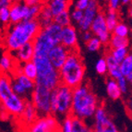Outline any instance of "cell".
I'll use <instances>...</instances> for the list:
<instances>
[{
	"instance_id": "cell-1",
	"label": "cell",
	"mask_w": 132,
	"mask_h": 132,
	"mask_svg": "<svg viewBox=\"0 0 132 132\" xmlns=\"http://www.w3.org/2000/svg\"><path fill=\"white\" fill-rule=\"evenodd\" d=\"M41 28L37 20H22L9 25L3 38V44L11 53L27 43L32 42Z\"/></svg>"
},
{
	"instance_id": "cell-2",
	"label": "cell",
	"mask_w": 132,
	"mask_h": 132,
	"mask_svg": "<svg viewBox=\"0 0 132 132\" xmlns=\"http://www.w3.org/2000/svg\"><path fill=\"white\" fill-rule=\"evenodd\" d=\"M99 105L98 97L88 84L83 82L72 90L71 116L87 122L93 119V114Z\"/></svg>"
},
{
	"instance_id": "cell-3",
	"label": "cell",
	"mask_w": 132,
	"mask_h": 132,
	"mask_svg": "<svg viewBox=\"0 0 132 132\" xmlns=\"http://www.w3.org/2000/svg\"><path fill=\"white\" fill-rule=\"evenodd\" d=\"M60 83L74 89L84 82L86 68L79 50L70 51L59 70Z\"/></svg>"
},
{
	"instance_id": "cell-4",
	"label": "cell",
	"mask_w": 132,
	"mask_h": 132,
	"mask_svg": "<svg viewBox=\"0 0 132 132\" xmlns=\"http://www.w3.org/2000/svg\"><path fill=\"white\" fill-rule=\"evenodd\" d=\"M26 101L12 90L10 76L0 73V104L3 110L7 114L19 117L24 109Z\"/></svg>"
},
{
	"instance_id": "cell-5",
	"label": "cell",
	"mask_w": 132,
	"mask_h": 132,
	"mask_svg": "<svg viewBox=\"0 0 132 132\" xmlns=\"http://www.w3.org/2000/svg\"><path fill=\"white\" fill-rule=\"evenodd\" d=\"M31 61L34 63L37 70V76L34 80L35 84L44 86L49 90L54 89L60 84L59 72L49 61L47 55H34Z\"/></svg>"
},
{
	"instance_id": "cell-6",
	"label": "cell",
	"mask_w": 132,
	"mask_h": 132,
	"mask_svg": "<svg viewBox=\"0 0 132 132\" xmlns=\"http://www.w3.org/2000/svg\"><path fill=\"white\" fill-rule=\"evenodd\" d=\"M72 90L73 89L67 85L60 83L54 90H51V114H53L57 119L64 118L65 117L70 114Z\"/></svg>"
},
{
	"instance_id": "cell-7",
	"label": "cell",
	"mask_w": 132,
	"mask_h": 132,
	"mask_svg": "<svg viewBox=\"0 0 132 132\" xmlns=\"http://www.w3.org/2000/svg\"><path fill=\"white\" fill-rule=\"evenodd\" d=\"M50 96L51 90L44 86L35 84L29 101L34 106L38 117H44V116L51 114Z\"/></svg>"
},
{
	"instance_id": "cell-8",
	"label": "cell",
	"mask_w": 132,
	"mask_h": 132,
	"mask_svg": "<svg viewBox=\"0 0 132 132\" xmlns=\"http://www.w3.org/2000/svg\"><path fill=\"white\" fill-rule=\"evenodd\" d=\"M92 130L93 132H120L103 104L98 106L93 114Z\"/></svg>"
},
{
	"instance_id": "cell-9",
	"label": "cell",
	"mask_w": 132,
	"mask_h": 132,
	"mask_svg": "<svg viewBox=\"0 0 132 132\" xmlns=\"http://www.w3.org/2000/svg\"><path fill=\"white\" fill-rule=\"evenodd\" d=\"M28 132H61L59 120L53 114L38 117L28 128Z\"/></svg>"
},
{
	"instance_id": "cell-10",
	"label": "cell",
	"mask_w": 132,
	"mask_h": 132,
	"mask_svg": "<svg viewBox=\"0 0 132 132\" xmlns=\"http://www.w3.org/2000/svg\"><path fill=\"white\" fill-rule=\"evenodd\" d=\"M90 31H92L93 36L97 37L101 41L103 44H108L112 33L108 31L105 20H104V13L103 11H100L93 20Z\"/></svg>"
},
{
	"instance_id": "cell-11",
	"label": "cell",
	"mask_w": 132,
	"mask_h": 132,
	"mask_svg": "<svg viewBox=\"0 0 132 132\" xmlns=\"http://www.w3.org/2000/svg\"><path fill=\"white\" fill-rule=\"evenodd\" d=\"M60 44L69 51L79 50V33L75 26L70 24L62 28Z\"/></svg>"
},
{
	"instance_id": "cell-12",
	"label": "cell",
	"mask_w": 132,
	"mask_h": 132,
	"mask_svg": "<svg viewBox=\"0 0 132 132\" xmlns=\"http://www.w3.org/2000/svg\"><path fill=\"white\" fill-rule=\"evenodd\" d=\"M100 12V7L98 2L90 0V4L85 10H83V17L81 20L77 24L78 28L80 31H90L92 22L94 20L96 15Z\"/></svg>"
},
{
	"instance_id": "cell-13",
	"label": "cell",
	"mask_w": 132,
	"mask_h": 132,
	"mask_svg": "<svg viewBox=\"0 0 132 132\" xmlns=\"http://www.w3.org/2000/svg\"><path fill=\"white\" fill-rule=\"evenodd\" d=\"M70 51L67 49L65 46H63L62 44H56L53 48L51 49L47 54L49 61L51 62V64L55 69L59 70L61 67L66 61L67 57H68V54Z\"/></svg>"
},
{
	"instance_id": "cell-14",
	"label": "cell",
	"mask_w": 132,
	"mask_h": 132,
	"mask_svg": "<svg viewBox=\"0 0 132 132\" xmlns=\"http://www.w3.org/2000/svg\"><path fill=\"white\" fill-rule=\"evenodd\" d=\"M27 9H28V6H26L23 2L12 3L9 9L10 24H15L22 20H25Z\"/></svg>"
},
{
	"instance_id": "cell-15",
	"label": "cell",
	"mask_w": 132,
	"mask_h": 132,
	"mask_svg": "<svg viewBox=\"0 0 132 132\" xmlns=\"http://www.w3.org/2000/svg\"><path fill=\"white\" fill-rule=\"evenodd\" d=\"M11 55L14 57L17 63H25V62L31 61L33 56V45L32 42L27 43L24 45L20 46L17 50L11 52Z\"/></svg>"
},
{
	"instance_id": "cell-16",
	"label": "cell",
	"mask_w": 132,
	"mask_h": 132,
	"mask_svg": "<svg viewBox=\"0 0 132 132\" xmlns=\"http://www.w3.org/2000/svg\"><path fill=\"white\" fill-rule=\"evenodd\" d=\"M37 117H38V114L34 106L32 105V104L29 100H27L24 109L22 111L21 114L19 117V118H20L22 123L25 124L29 128L30 125H31L37 119Z\"/></svg>"
},
{
	"instance_id": "cell-17",
	"label": "cell",
	"mask_w": 132,
	"mask_h": 132,
	"mask_svg": "<svg viewBox=\"0 0 132 132\" xmlns=\"http://www.w3.org/2000/svg\"><path fill=\"white\" fill-rule=\"evenodd\" d=\"M18 64L10 53H4L0 56V73L10 74Z\"/></svg>"
},
{
	"instance_id": "cell-18",
	"label": "cell",
	"mask_w": 132,
	"mask_h": 132,
	"mask_svg": "<svg viewBox=\"0 0 132 132\" xmlns=\"http://www.w3.org/2000/svg\"><path fill=\"white\" fill-rule=\"evenodd\" d=\"M104 57L105 58L106 65H107V74L109 75V78L117 80L119 77L122 76L120 73V68H119V63L113 58V56L109 53V51L106 52Z\"/></svg>"
},
{
	"instance_id": "cell-19",
	"label": "cell",
	"mask_w": 132,
	"mask_h": 132,
	"mask_svg": "<svg viewBox=\"0 0 132 132\" xmlns=\"http://www.w3.org/2000/svg\"><path fill=\"white\" fill-rule=\"evenodd\" d=\"M71 2L70 0H49L46 6L50 9L53 16H56L65 10H69Z\"/></svg>"
},
{
	"instance_id": "cell-20",
	"label": "cell",
	"mask_w": 132,
	"mask_h": 132,
	"mask_svg": "<svg viewBox=\"0 0 132 132\" xmlns=\"http://www.w3.org/2000/svg\"><path fill=\"white\" fill-rule=\"evenodd\" d=\"M105 90L108 97L111 100H114V101L119 100L122 97V95H123V93H121V90L119 89L118 85H117V80L114 79H111V78H109L106 80Z\"/></svg>"
},
{
	"instance_id": "cell-21",
	"label": "cell",
	"mask_w": 132,
	"mask_h": 132,
	"mask_svg": "<svg viewBox=\"0 0 132 132\" xmlns=\"http://www.w3.org/2000/svg\"><path fill=\"white\" fill-rule=\"evenodd\" d=\"M120 73L124 78L128 81V83L132 82V55L128 54L125 57V59L119 63Z\"/></svg>"
},
{
	"instance_id": "cell-22",
	"label": "cell",
	"mask_w": 132,
	"mask_h": 132,
	"mask_svg": "<svg viewBox=\"0 0 132 132\" xmlns=\"http://www.w3.org/2000/svg\"><path fill=\"white\" fill-rule=\"evenodd\" d=\"M36 20L39 22L40 26L42 27V28L51 24L52 22H54V16L53 14L51 13L50 9H48L46 5H43L42 9L40 10Z\"/></svg>"
},
{
	"instance_id": "cell-23",
	"label": "cell",
	"mask_w": 132,
	"mask_h": 132,
	"mask_svg": "<svg viewBox=\"0 0 132 132\" xmlns=\"http://www.w3.org/2000/svg\"><path fill=\"white\" fill-rule=\"evenodd\" d=\"M18 68L24 76L32 80H35L36 76H37V70H36V67L32 61L20 63V64L18 63Z\"/></svg>"
},
{
	"instance_id": "cell-24",
	"label": "cell",
	"mask_w": 132,
	"mask_h": 132,
	"mask_svg": "<svg viewBox=\"0 0 132 132\" xmlns=\"http://www.w3.org/2000/svg\"><path fill=\"white\" fill-rule=\"evenodd\" d=\"M107 45L109 46V49L128 48V46H129V38L119 37V36L112 34Z\"/></svg>"
},
{
	"instance_id": "cell-25",
	"label": "cell",
	"mask_w": 132,
	"mask_h": 132,
	"mask_svg": "<svg viewBox=\"0 0 132 132\" xmlns=\"http://www.w3.org/2000/svg\"><path fill=\"white\" fill-rule=\"evenodd\" d=\"M104 20H105L108 31L112 33V31L114 30V28L117 26V23L119 22L118 13H117V11L110 10V9H107V11L104 12Z\"/></svg>"
},
{
	"instance_id": "cell-26",
	"label": "cell",
	"mask_w": 132,
	"mask_h": 132,
	"mask_svg": "<svg viewBox=\"0 0 132 132\" xmlns=\"http://www.w3.org/2000/svg\"><path fill=\"white\" fill-rule=\"evenodd\" d=\"M92 128L84 120L72 116V128L70 132H92Z\"/></svg>"
},
{
	"instance_id": "cell-27",
	"label": "cell",
	"mask_w": 132,
	"mask_h": 132,
	"mask_svg": "<svg viewBox=\"0 0 132 132\" xmlns=\"http://www.w3.org/2000/svg\"><path fill=\"white\" fill-rule=\"evenodd\" d=\"M54 22L59 25L60 27H66L71 24L70 15H69V10H65L61 13L57 14L54 17Z\"/></svg>"
},
{
	"instance_id": "cell-28",
	"label": "cell",
	"mask_w": 132,
	"mask_h": 132,
	"mask_svg": "<svg viewBox=\"0 0 132 132\" xmlns=\"http://www.w3.org/2000/svg\"><path fill=\"white\" fill-rule=\"evenodd\" d=\"M130 33V29L128 25L123 22H118L117 25L114 28L112 31V34L119 36V37L128 38Z\"/></svg>"
},
{
	"instance_id": "cell-29",
	"label": "cell",
	"mask_w": 132,
	"mask_h": 132,
	"mask_svg": "<svg viewBox=\"0 0 132 132\" xmlns=\"http://www.w3.org/2000/svg\"><path fill=\"white\" fill-rule=\"evenodd\" d=\"M109 53L113 56L114 60L118 63L122 62L125 57L129 54L128 48H116V49H109Z\"/></svg>"
},
{
	"instance_id": "cell-30",
	"label": "cell",
	"mask_w": 132,
	"mask_h": 132,
	"mask_svg": "<svg viewBox=\"0 0 132 132\" xmlns=\"http://www.w3.org/2000/svg\"><path fill=\"white\" fill-rule=\"evenodd\" d=\"M86 44V48L87 50L90 52V53H95V52H98L102 49L104 44H102L101 41L95 36H93L89 40L88 42L85 43Z\"/></svg>"
},
{
	"instance_id": "cell-31",
	"label": "cell",
	"mask_w": 132,
	"mask_h": 132,
	"mask_svg": "<svg viewBox=\"0 0 132 132\" xmlns=\"http://www.w3.org/2000/svg\"><path fill=\"white\" fill-rule=\"evenodd\" d=\"M11 88H12V90H13L18 96L21 97V98H24V99H26V100L30 99L31 94H30L20 84H19L18 82L13 80V79H11Z\"/></svg>"
},
{
	"instance_id": "cell-32",
	"label": "cell",
	"mask_w": 132,
	"mask_h": 132,
	"mask_svg": "<svg viewBox=\"0 0 132 132\" xmlns=\"http://www.w3.org/2000/svg\"><path fill=\"white\" fill-rule=\"evenodd\" d=\"M43 5H37V6H31L27 9L26 12V17H25V20H36L38 14H39L40 10L42 9Z\"/></svg>"
},
{
	"instance_id": "cell-33",
	"label": "cell",
	"mask_w": 132,
	"mask_h": 132,
	"mask_svg": "<svg viewBox=\"0 0 132 132\" xmlns=\"http://www.w3.org/2000/svg\"><path fill=\"white\" fill-rule=\"evenodd\" d=\"M95 70L101 76H104L107 74V65H106L105 58L104 56L100 57L95 63Z\"/></svg>"
},
{
	"instance_id": "cell-34",
	"label": "cell",
	"mask_w": 132,
	"mask_h": 132,
	"mask_svg": "<svg viewBox=\"0 0 132 132\" xmlns=\"http://www.w3.org/2000/svg\"><path fill=\"white\" fill-rule=\"evenodd\" d=\"M69 15H70V20H71V23L74 22L76 24H78L80 20H81L82 17H83V11L80 10V9H74L71 11H69Z\"/></svg>"
},
{
	"instance_id": "cell-35",
	"label": "cell",
	"mask_w": 132,
	"mask_h": 132,
	"mask_svg": "<svg viewBox=\"0 0 132 132\" xmlns=\"http://www.w3.org/2000/svg\"><path fill=\"white\" fill-rule=\"evenodd\" d=\"M3 9L0 11V25L5 27H7L10 24V20H9V9Z\"/></svg>"
},
{
	"instance_id": "cell-36",
	"label": "cell",
	"mask_w": 132,
	"mask_h": 132,
	"mask_svg": "<svg viewBox=\"0 0 132 132\" xmlns=\"http://www.w3.org/2000/svg\"><path fill=\"white\" fill-rule=\"evenodd\" d=\"M117 85H118L119 89L121 90V93H127L128 92V81L126 79V78H124L123 76L119 77L118 79H117Z\"/></svg>"
},
{
	"instance_id": "cell-37",
	"label": "cell",
	"mask_w": 132,
	"mask_h": 132,
	"mask_svg": "<svg viewBox=\"0 0 132 132\" xmlns=\"http://www.w3.org/2000/svg\"><path fill=\"white\" fill-rule=\"evenodd\" d=\"M90 2V0H74L73 1V7L83 11L87 9Z\"/></svg>"
},
{
	"instance_id": "cell-38",
	"label": "cell",
	"mask_w": 132,
	"mask_h": 132,
	"mask_svg": "<svg viewBox=\"0 0 132 132\" xmlns=\"http://www.w3.org/2000/svg\"><path fill=\"white\" fill-rule=\"evenodd\" d=\"M121 0H107V9L117 11L121 7Z\"/></svg>"
},
{
	"instance_id": "cell-39",
	"label": "cell",
	"mask_w": 132,
	"mask_h": 132,
	"mask_svg": "<svg viewBox=\"0 0 132 132\" xmlns=\"http://www.w3.org/2000/svg\"><path fill=\"white\" fill-rule=\"evenodd\" d=\"M26 6L31 7V6H37V5H44V0H22Z\"/></svg>"
},
{
	"instance_id": "cell-40",
	"label": "cell",
	"mask_w": 132,
	"mask_h": 132,
	"mask_svg": "<svg viewBox=\"0 0 132 132\" xmlns=\"http://www.w3.org/2000/svg\"><path fill=\"white\" fill-rule=\"evenodd\" d=\"M93 33L90 31H81V40L84 43H87L90 38L93 37Z\"/></svg>"
},
{
	"instance_id": "cell-41",
	"label": "cell",
	"mask_w": 132,
	"mask_h": 132,
	"mask_svg": "<svg viewBox=\"0 0 132 132\" xmlns=\"http://www.w3.org/2000/svg\"><path fill=\"white\" fill-rule=\"evenodd\" d=\"M13 3L12 0H0V11L3 9H9L11 6V4Z\"/></svg>"
},
{
	"instance_id": "cell-42",
	"label": "cell",
	"mask_w": 132,
	"mask_h": 132,
	"mask_svg": "<svg viewBox=\"0 0 132 132\" xmlns=\"http://www.w3.org/2000/svg\"><path fill=\"white\" fill-rule=\"evenodd\" d=\"M130 2H131V0H121V4L123 5H128Z\"/></svg>"
},
{
	"instance_id": "cell-43",
	"label": "cell",
	"mask_w": 132,
	"mask_h": 132,
	"mask_svg": "<svg viewBox=\"0 0 132 132\" xmlns=\"http://www.w3.org/2000/svg\"><path fill=\"white\" fill-rule=\"evenodd\" d=\"M13 2H15V3H19V2H21L22 0H12Z\"/></svg>"
},
{
	"instance_id": "cell-44",
	"label": "cell",
	"mask_w": 132,
	"mask_h": 132,
	"mask_svg": "<svg viewBox=\"0 0 132 132\" xmlns=\"http://www.w3.org/2000/svg\"><path fill=\"white\" fill-rule=\"evenodd\" d=\"M93 1H96V2H98V0H93Z\"/></svg>"
},
{
	"instance_id": "cell-45",
	"label": "cell",
	"mask_w": 132,
	"mask_h": 132,
	"mask_svg": "<svg viewBox=\"0 0 132 132\" xmlns=\"http://www.w3.org/2000/svg\"><path fill=\"white\" fill-rule=\"evenodd\" d=\"M92 132H93V131H92Z\"/></svg>"
}]
</instances>
